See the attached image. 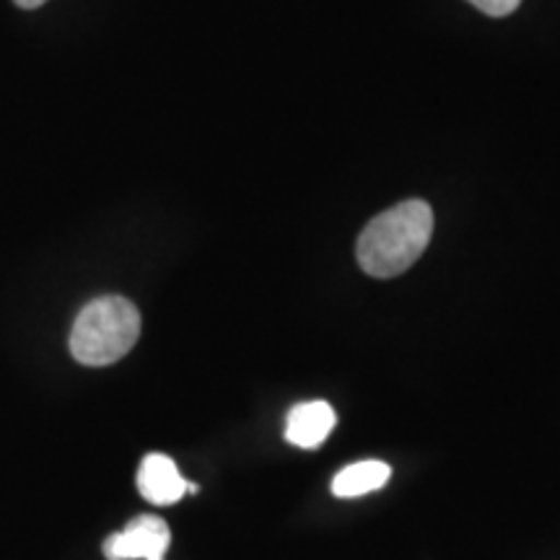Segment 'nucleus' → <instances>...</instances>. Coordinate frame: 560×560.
Returning <instances> with one entry per match:
<instances>
[{"instance_id": "nucleus-1", "label": "nucleus", "mask_w": 560, "mask_h": 560, "mask_svg": "<svg viewBox=\"0 0 560 560\" xmlns=\"http://www.w3.org/2000/svg\"><path fill=\"white\" fill-rule=\"evenodd\" d=\"M431 234L433 210L429 202L405 200L369 221L355 244V257L374 278L402 276L429 247Z\"/></svg>"}, {"instance_id": "nucleus-2", "label": "nucleus", "mask_w": 560, "mask_h": 560, "mask_svg": "<svg viewBox=\"0 0 560 560\" xmlns=\"http://www.w3.org/2000/svg\"><path fill=\"white\" fill-rule=\"evenodd\" d=\"M140 338V312L125 296H100L79 312L70 330V353L83 366H109Z\"/></svg>"}, {"instance_id": "nucleus-3", "label": "nucleus", "mask_w": 560, "mask_h": 560, "mask_svg": "<svg viewBox=\"0 0 560 560\" xmlns=\"http://www.w3.org/2000/svg\"><path fill=\"white\" fill-rule=\"evenodd\" d=\"M172 542L170 524L159 516H136L122 532L104 540L107 560H164Z\"/></svg>"}, {"instance_id": "nucleus-4", "label": "nucleus", "mask_w": 560, "mask_h": 560, "mask_svg": "<svg viewBox=\"0 0 560 560\" xmlns=\"http://www.w3.org/2000/svg\"><path fill=\"white\" fill-rule=\"evenodd\" d=\"M138 490L153 506H172L187 493V480L182 478L177 465L166 454H149L140 462Z\"/></svg>"}, {"instance_id": "nucleus-5", "label": "nucleus", "mask_w": 560, "mask_h": 560, "mask_svg": "<svg viewBox=\"0 0 560 560\" xmlns=\"http://www.w3.org/2000/svg\"><path fill=\"white\" fill-rule=\"evenodd\" d=\"M335 423H338V416H335L330 402H301L289 412V420H285V441L299 446V450H317L330 436Z\"/></svg>"}, {"instance_id": "nucleus-6", "label": "nucleus", "mask_w": 560, "mask_h": 560, "mask_svg": "<svg viewBox=\"0 0 560 560\" xmlns=\"http://www.w3.org/2000/svg\"><path fill=\"white\" fill-rule=\"evenodd\" d=\"M392 478L389 465H384L380 459H366L348 465L346 470H340L332 480V493L338 499H359V495L374 493V490L384 488Z\"/></svg>"}, {"instance_id": "nucleus-7", "label": "nucleus", "mask_w": 560, "mask_h": 560, "mask_svg": "<svg viewBox=\"0 0 560 560\" xmlns=\"http://www.w3.org/2000/svg\"><path fill=\"white\" fill-rule=\"evenodd\" d=\"M475 9H480L482 13H488V16H509V13H514L520 9L522 0H470Z\"/></svg>"}, {"instance_id": "nucleus-8", "label": "nucleus", "mask_w": 560, "mask_h": 560, "mask_svg": "<svg viewBox=\"0 0 560 560\" xmlns=\"http://www.w3.org/2000/svg\"><path fill=\"white\" fill-rule=\"evenodd\" d=\"M13 3L21 5V9H39V5H45L47 0H13Z\"/></svg>"}]
</instances>
